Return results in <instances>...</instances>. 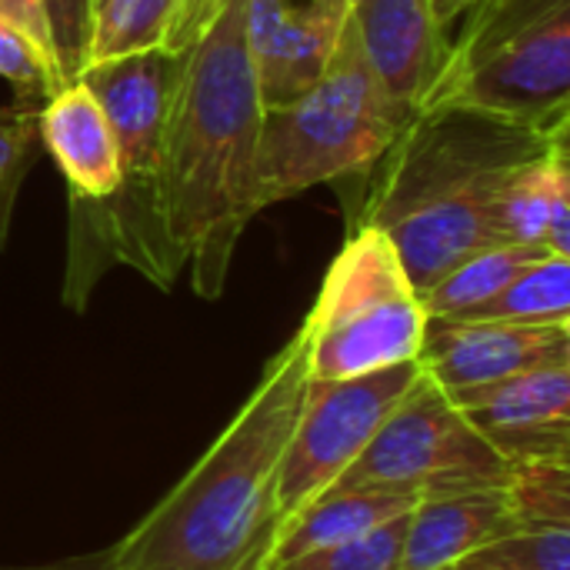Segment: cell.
Instances as JSON below:
<instances>
[{"label": "cell", "instance_id": "6da1fadb", "mask_svg": "<svg viewBox=\"0 0 570 570\" xmlns=\"http://www.w3.org/2000/svg\"><path fill=\"white\" fill-rule=\"evenodd\" d=\"M311 384L301 327L207 454L110 548L107 570H267L284 538L281 468Z\"/></svg>", "mask_w": 570, "mask_h": 570}, {"label": "cell", "instance_id": "7a4b0ae2", "mask_svg": "<svg viewBox=\"0 0 570 570\" xmlns=\"http://www.w3.org/2000/svg\"><path fill=\"white\" fill-rule=\"evenodd\" d=\"M570 127L544 130L471 107H421L391 147L354 180L351 227L381 230L417 297L454 264L481 247L501 244L491 210L508 177Z\"/></svg>", "mask_w": 570, "mask_h": 570}, {"label": "cell", "instance_id": "3957f363", "mask_svg": "<svg viewBox=\"0 0 570 570\" xmlns=\"http://www.w3.org/2000/svg\"><path fill=\"white\" fill-rule=\"evenodd\" d=\"M244 7L247 0H224L184 50L164 120V220L204 301L224 294L234 250L257 217L250 180L264 100Z\"/></svg>", "mask_w": 570, "mask_h": 570}, {"label": "cell", "instance_id": "277c9868", "mask_svg": "<svg viewBox=\"0 0 570 570\" xmlns=\"http://www.w3.org/2000/svg\"><path fill=\"white\" fill-rule=\"evenodd\" d=\"M184 53L147 50L87 63L77 80L100 100L120 157V184L100 204H70V257L63 304L83 311L110 264L170 291L187 267L164 220V120Z\"/></svg>", "mask_w": 570, "mask_h": 570}, {"label": "cell", "instance_id": "5b68a950", "mask_svg": "<svg viewBox=\"0 0 570 570\" xmlns=\"http://www.w3.org/2000/svg\"><path fill=\"white\" fill-rule=\"evenodd\" d=\"M411 120L391 104L341 30L327 73L301 97L264 107L250 200L261 214L321 184L351 187Z\"/></svg>", "mask_w": 570, "mask_h": 570}, {"label": "cell", "instance_id": "8992f818", "mask_svg": "<svg viewBox=\"0 0 570 570\" xmlns=\"http://www.w3.org/2000/svg\"><path fill=\"white\" fill-rule=\"evenodd\" d=\"M424 107L570 127V0H478Z\"/></svg>", "mask_w": 570, "mask_h": 570}, {"label": "cell", "instance_id": "52a82bcc", "mask_svg": "<svg viewBox=\"0 0 570 570\" xmlns=\"http://www.w3.org/2000/svg\"><path fill=\"white\" fill-rule=\"evenodd\" d=\"M428 321L394 244L374 227H351L304 317L311 381H344L417 361Z\"/></svg>", "mask_w": 570, "mask_h": 570}, {"label": "cell", "instance_id": "ba28073f", "mask_svg": "<svg viewBox=\"0 0 570 570\" xmlns=\"http://www.w3.org/2000/svg\"><path fill=\"white\" fill-rule=\"evenodd\" d=\"M511 468L424 371L334 491H404L417 501L504 488Z\"/></svg>", "mask_w": 570, "mask_h": 570}, {"label": "cell", "instance_id": "9c48e42d", "mask_svg": "<svg viewBox=\"0 0 570 570\" xmlns=\"http://www.w3.org/2000/svg\"><path fill=\"white\" fill-rule=\"evenodd\" d=\"M421 377V364L407 361L361 377L311 381L304 407L281 468V521L284 531L317 504L331 484L361 458L397 401Z\"/></svg>", "mask_w": 570, "mask_h": 570}, {"label": "cell", "instance_id": "30bf717a", "mask_svg": "<svg viewBox=\"0 0 570 570\" xmlns=\"http://www.w3.org/2000/svg\"><path fill=\"white\" fill-rule=\"evenodd\" d=\"M448 397L508 464L570 458V361Z\"/></svg>", "mask_w": 570, "mask_h": 570}, {"label": "cell", "instance_id": "8fae6325", "mask_svg": "<svg viewBox=\"0 0 570 570\" xmlns=\"http://www.w3.org/2000/svg\"><path fill=\"white\" fill-rule=\"evenodd\" d=\"M344 33L384 97L414 117L451 47L431 0H351Z\"/></svg>", "mask_w": 570, "mask_h": 570}, {"label": "cell", "instance_id": "7c38bea8", "mask_svg": "<svg viewBox=\"0 0 570 570\" xmlns=\"http://www.w3.org/2000/svg\"><path fill=\"white\" fill-rule=\"evenodd\" d=\"M351 0H247L244 37L264 107L311 90L331 67Z\"/></svg>", "mask_w": 570, "mask_h": 570}, {"label": "cell", "instance_id": "4fadbf2b", "mask_svg": "<svg viewBox=\"0 0 570 570\" xmlns=\"http://www.w3.org/2000/svg\"><path fill=\"white\" fill-rule=\"evenodd\" d=\"M564 361H570V324L504 321H428L417 354L421 371L448 394Z\"/></svg>", "mask_w": 570, "mask_h": 570}, {"label": "cell", "instance_id": "5bb4252c", "mask_svg": "<svg viewBox=\"0 0 570 570\" xmlns=\"http://www.w3.org/2000/svg\"><path fill=\"white\" fill-rule=\"evenodd\" d=\"M40 144L70 187V204H100L120 184L114 127L83 80L60 83L40 104Z\"/></svg>", "mask_w": 570, "mask_h": 570}, {"label": "cell", "instance_id": "9a60e30c", "mask_svg": "<svg viewBox=\"0 0 570 570\" xmlns=\"http://www.w3.org/2000/svg\"><path fill=\"white\" fill-rule=\"evenodd\" d=\"M521 531L504 488L417 501L407 518L401 570H441Z\"/></svg>", "mask_w": 570, "mask_h": 570}, {"label": "cell", "instance_id": "2e32d148", "mask_svg": "<svg viewBox=\"0 0 570 570\" xmlns=\"http://www.w3.org/2000/svg\"><path fill=\"white\" fill-rule=\"evenodd\" d=\"M491 230L501 244H534L570 257V137L508 177L491 210Z\"/></svg>", "mask_w": 570, "mask_h": 570}, {"label": "cell", "instance_id": "e0dca14e", "mask_svg": "<svg viewBox=\"0 0 570 570\" xmlns=\"http://www.w3.org/2000/svg\"><path fill=\"white\" fill-rule=\"evenodd\" d=\"M417 508L414 494L404 491H381V488H367V491H334L324 494L317 504H311L281 538L274 561H294L304 558L311 551H324V548H337L347 544L354 538L371 534L374 528L407 514Z\"/></svg>", "mask_w": 570, "mask_h": 570}, {"label": "cell", "instance_id": "ac0fdd59", "mask_svg": "<svg viewBox=\"0 0 570 570\" xmlns=\"http://www.w3.org/2000/svg\"><path fill=\"white\" fill-rule=\"evenodd\" d=\"M441 321L570 324V257L541 254L484 304Z\"/></svg>", "mask_w": 570, "mask_h": 570}, {"label": "cell", "instance_id": "d6986e66", "mask_svg": "<svg viewBox=\"0 0 570 570\" xmlns=\"http://www.w3.org/2000/svg\"><path fill=\"white\" fill-rule=\"evenodd\" d=\"M548 254L544 247L534 244H491L454 264L434 287L421 294V307L431 321L441 317H458L488 297H494L511 277H518L531 261Z\"/></svg>", "mask_w": 570, "mask_h": 570}, {"label": "cell", "instance_id": "ffe728a7", "mask_svg": "<svg viewBox=\"0 0 570 570\" xmlns=\"http://www.w3.org/2000/svg\"><path fill=\"white\" fill-rule=\"evenodd\" d=\"M184 0H104L90 20L87 63L167 50Z\"/></svg>", "mask_w": 570, "mask_h": 570}, {"label": "cell", "instance_id": "44dd1931", "mask_svg": "<svg viewBox=\"0 0 570 570\" xmlns=\"http://www.w3.org/2000/svg\"><path fill=\"white\" fill-rule=\"evenodd\" d=\"M521 531L568 528L570 531V458L514 464L504 484Z\"/></svg>", "mask_w": 570, "mask_h": 570}, {"label": "cell", "instance_id": "7402d4cb", "mask_svg": "<svg viewBox=\"0 0 570 570\" xmlns=\"http://www.w3.org/2000/svg\"><path fill=\"white\" fill-rule=\"evenodd\" d=\"M40 147V104L17 100L0 107V250L7 247L13 207Z\"/></svg>", "mask_w": 570, "mask_h": 570}, {"label": "cell", "instance_id": "603a6c76", "mask_svg": "<svg viewBox=\"0 0 570 570\" xmlns=\"http://www.w3.org/2000/svg\"><path fill=\"white\" fill-rule=\"evenodd\" d=\"M407 518H411V511L374 528L364 538H354V541L337 544V548L311 551L304 558L271 564L267 570H401Z\"/></svg>", "mask_w": 570, "mask_h": 570}, {"label": "cell", "instance_id": "cb8c5ba5", "mask_svg": "<svg viewBox=\"0 0 570 570\" xmlns=\"http://www.w3.org/2000/svg\"><path fill=\"white\" fill-rule=\"evenodd\" d=\"M471 558L504 570H570L568 528H531L498 538Z\"/></svg>", "mask_w": 570, "mask_h": 570}, {"label": "cell", "instance_id": "d4e9b609", "mask_svg": "<svg viewBox=\"0 0 570 570\" xmlns=\"http://www.w3.org/2000/svg\"><path fill=\"white\" fill-rule=\"evenodd\" d=\"M0 80L13 87L17 100H37V104H43L60 87V77L47 67V60L3 17H0Z\"/></svg>", "mask_w": 570, "mask_h": 570}, {"label": "cell", "instance_id": "484cf974", "mask_svg": "<svg viewBox=\"0 0 570 570\" xmlns=\"http://www.w3.org/2000/svg\"><path fill=\"white\" fill-rule=\"evenodd\" d=\"M0 17L20 30L30 47L47 60V67L60 77V67H57V53H53V37H50V23H47V10H43V0H0ZM63 83V77H60Z\"/></svg>", "mask_w": 570, "mask_h": 570}, {"label": "cell", "instance_id": "4316f807", "mask_svg": "<svg viewBox=\"0 0 570 570\" xmlns=\"http://www.w3.org/2000/svg\"><path fill=\"white\" fill-rule=\"evenodd\" d=\"M220 3L224 0H184L180 17H177V27H174V37L167 43V53H184L207 30V23L220 10Z\"/></svg>", "mask_w": 570, "mask_h": 570}, {"label": "cell", "instance_id": "83f0119b", "mask_svg": "<svg viewBox=\"0 0 570 570\" xmlns=\"http://www.w3.org/2000/svg\"><path fill=\"white\" fill-rule=\"evenodd\" d=\"M474 3H478V0H431L434 17H438V23H441L444 30H448L458 17H464Z\"/></svg>", "mask_w": 570, "mask_h": 570}, {"label": "cell", "instance_id": "f1b7e54d", "mask_svg": "<svg viewBox=\"0 0 570 570\" xmlns=\"http://www.w3.org/2000/svg\"><path fill=\"white\" fill-rule=\"evenodd\" d=\"M441 570H504V568H494V564H488V561H478V558H464V561H458V564H448V568Z\"/></svg>", "mask_w": 570, "mask_h": 570}, {"label": "cell", "instance_id": "f546056e", "mask_svg": "<svg viewBox=\"0 0 570 570\" xmlns=\"http://www.w3.org/2000/svg\"><path fill=\"white\" fill-rule=\"evenodd\" d=\"M100 3H104V0H90V20H94V10H97Z\"/></svg>", "mask_w": 570, "mask_h": 570}]
</instances>
